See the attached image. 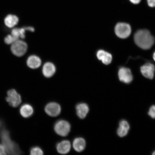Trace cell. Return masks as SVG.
<instances>
[{
  "label": "cell",
  "instance_id": "obj_1",
  "mask_svg": "<svg viewBox=\"0 0 155 155\" xmlns=\"http://www.w3.org/2000/svg\"><path fill=\"white\" fill-rule=\"evenodd\" d=\"M134 39L137 45L144 50L150 49L155 41L153 37L149 31L146 30L137 31L134 35Z\"/></svg>",
  "mask_w": 155,
  "mask_h": 155
},
{
  "label": "cell",
  "instance_id": "obj_2",
  "mask_svg": "<svg viewBox=\"0 0 155 155\" xmlns=\"http://www.w3.org/2000/svg\"><path fill=\"white\" fill-rule=\"evenodd\" d=\"M2 144L4 146L7 154L10 155H19L21 153V150L16 143L11 138L9 132L4 129L0 133Z\"/></svg>",
  "mask_w": 155,
  "mask_h": 155
},
{
  "label": "cell",
  "instance_id": "obj_3",
  "mask_svg": "<svg viewBox=\"0 0 155 155\" xmlns=\"http://www.w3.org/2000/svg\"><path fill=\"white\" fill-rule=\"evenodd\" d=\"M71 130V125L68 122L65 120H61L57 121L54 126V130L60 136L66 137L69 134Z\"/></svg>",
  "mask_w": 155,
  "mask_h": 155
},
{
  "label": "cell",
  "instance_id": "obj_4",
  "mask_svg": "<svg viewBox=\"0 0 155 155\" xmlns=\"http://www.w3.org/2000/svg\"><path fill=\"white\" fill-rule=\"evenodd\" d=\"M28 50V45L22 40H17L11 46L12 53L17 57H20L25 55Z\"/></svg>",
  "mask_w": 155,
  "mask_h": 155
},
{
  "label": "cell",
  "instance_id": "obj_5",
  "mask_svg": "<svg viewBox=\"0 0 155 155\" xmlns=\"http://www.w3.org/2000/svg\"><path fill=\"white\" fill-rule=\"evenodd\" d=\"M131 31L130 26L127 23H118L115 26V34L120 38H126L128 37L130 35Z\"/></svg>",
  "mask_w": 155,
  "mask_h": 155
},
{
  "label": "cell",
  "instance_id": "obj_6",
  "mask_svg": "<svg viewBox=\"0 0 155 155\" xmlns=\"http://www.w3.org/2000/svg\"><path fill=\"white\" fill-rule=\"evenodd\" d=\"M7 94L6 100L10 105L13 107H16L20 105L22 99L20 95L16 90L11 89L7 92Z\"/></svg>",
  "mask_w": 155,
  "mask_h": 155
},
{
  "label": "cell",
  "instance_id": "obj_7",
  "mask_svg": "<svg viewBox=\"0 0 155 155\" xmlns=\"http://www.w3.org/2000/svg\"><path fill=\"white\" fill-rule=\"evenodd\" d=\"M61 107L55 102H51L46 104L45 107V111L47 115L51 117H55L61 113Z\"/></svg>",
  "mask_w": 155,
  "mask_h": 155
},
{
  "label": "cell",
  "instance_id": "obj_8",
  "mask_svg": "<svg viewBox=\"0 0 155 155\" xmlns=\"http://www.w3.org/2000/svg\"><path fill=\"white\" fill-rule=\"evenodd\" d=\"M118 77L121 82L129 84L133 80V76L130 70L128 68H121L118 72Z\"/></svg>",
  "mask_w": 155,
  "mask_h": 155
},
{
  "label": "cell",
  "instance_id": "obj_9",
  "mask_svg": "<svg viewBox=\"0 0 155 155\" xmlns=\"http://www.w3.org/2000/svg\"><path fill=\"white\" fill-rule=\"evenodd\" d=\"M141 74L147 78L152 79L153 78L155 71L154 65L150 63H147L141 67Z\"/></svg>",
  "mask_w": 155,
  "mask_h": 155
},
{
  "label": "cell",
  "instance_id": "obj_10",
  "mask_svg": "<svg viewBox=\"0 0 155 155\" xmlns=\"http://www.w3.org/2000/svg\"><path fill=\"white\" fill-rule=\"evenodd\" d=\"M77 115L79 118L83 119L87 117L90 111L88 104L85 103H80L75 107Z\"/></svg>",
  "mask_w": 155,
  "mask_h": 155
},
{
  "label": "cell",
  "instance_id": "obj_11",
  "mask_svg": "<svg viewBox=\"0 0 155 155\" xmlns=\"http://www.w3.org/2000/svg\"><path fill=\"white\" fill-rule=\"evenodd\" d=\"M71 149L70 141L68 140H63L58 143L56 146V150L59 154H66L70 152Z\"/></svg>",
  "mask_w": 155,
  "mask_h": 155
},
{
  "label": "cell",
  "instance_id": "obj_12",
  "mask_svg": "<svg viewBox=\"0 0 155 155\" xmlns=\"http://www.w3.org/2000/svg\"><path fill=\"white\" fill-rule=\"evenodd\" d=\"M130 126L127 120H122L119 123V127L117 130V134L118 136L123 137L126 136L129 133Z\"/></svg>",
  "mask_w": 155,
  "mask_h": 155
},
{
  "label": "cell",
  "instance_id": "obj_13",
  "mask_svg": "<svg viewBox=\"0 0 155 155\" xmlns=\"http://www.w3.org/2000/svg\"><path fill=\"white\" fill-rule=\"evenodd\" d=\"M72 146L74 150L77 152H81L84 150L86 146L85 139L82 137H78L73 140Z\"/></svg>",
  "mask_w": 155,
  "mask_h": 155
},
{
  "label": "cell",
  "instance_id": "obj_14",
  "mask_svg": "<svg viewBox=\"0 0 155 155\" xmlns=\"http://www.w3.org/2000/svg\"><path fill=\"white\" fill-rule=\"evenodd\" d=\"M98 59L104 64L108 65L111 63L112 56L111 54L103 50H100L97 54Z\"/></svg>",
  "mask_w": 155,
  "mask_h": 155
},
{
  "label": "cell",
  "instance_id": "obj_15",
  "mask_svg": "<svg viewBox=\"0 0 155 155\" xmlns=\"http://www.w3.org/2000/svg\"><path fill=\"white\" fill-rule=\"evenodd\" d=\"M56 68L53 63H46L42 68V73L44 76L46 78H50L55 74Z\"/></svg>",
  "mask_w": 155,
  "mask_h": 155
},
{
  "label": "cell",
  "instance_id": "obj_16",
  "mask_svg": "<svg viewBox=\"0 0 155 155\" xmlns=\"http://www.w3.org/2000/svg\"><path fill=\"white\" fill-rule=\"evenodd\" d=\"M27 65L30 68L35 69L40 67L41 64L40 58L36 55H31L27 60Z\"/></svg>",
  "mask_w": 155,
  "mask_h": 155
},
{
  "label": "cell",
  "instance_id": "obj_17",
  "mask_svg": "<svg viewBox=\"0 0 155 155\" xmlns=\"http://www.w3.org/2000/svg\"><path fill=\"white\" fill-rule=\"evenodd\" d=\"M34 112L32 106L29 104H25L21 106L20 108V113L21 116L25 118L31 116Z\"/></svg>",
  "mask_w": 155,
  "mask_h": 155
},
{
  "label": "cell",
  "instance_id": "obj_18",
  "mask_svg": "<svg viewBox=\"0 0 155 155\" xmlns=\"http://www.w3.org/2000/svg\"><path fill=\"white\" fill-rule=\"evenodd\" d=\"M19 21L18 17L13 15H9L5 17L4 22L5 26L9 28L14 27L18 24Z\"/></svg>",
  "mask_w": 155,
  "mask_h": 155
},
{
  "label": "cell",
  "instance_id": "obj_19",
  "mask_svg": "<svg viewBox=\"0 0 155 155\" xmlns=\"http://www.w3.org/2000/svg\"><path fill=\"white\" fill-rule=\"evenodd\" d=\"M30 154L31 155H42L44 154V152L40 147L36 146L31 149Z\"/></svg>",
  "mask_w": 155,
  "mask_h": 155
},
{
  "label": "cell",
  "instance_id": "obj_20",
  "mask_svg": "<svg viewBox=\"0 0 155 155\" xmlns=\"http://www.w3.org/2000/svg\"><path fill=\"white\" fill-rule=\"evenodd\" d=\"M18 39L12 35H7L5 39V42L7 44H12Z\"/></svg>",
  "mask_w": 155,
  "mask_h": 155
},
{
  "label": "cell",
  "instance_id": "obj_21",
  "mask_svg": "<svg viewBox=\"0 0 155 155\" xmlns=\"http://www.w3.org/2000/svg\"><path fill=\"white\" fill-rule=\"evenodd\" d=\"M148 115L152 119H155V105L150 107L148 112Z\"/></svg>",
  "mask_w": 155,
  "mask_h": 155
},
{
  "label": "cell",
  "instance_id": "obj_22",
  "mask_svg": "<svg viewBox=\"0 0 155 155\" xmlns=\"http://www.w3.org/2000/svg\"><path fill=\"white\" fill-rule=\"evenodd\" d=\"M7 154L6 152L4 146L2 144H0V155H4Z\"/></svg>",
  "mask_w": 155,
  "mask_h": 155
},
{
  "label": "cell",
  "instance_id": "obj_23",
  "mask_svg": "<svg viewBox=\"0 0 155 155\" xmlns=\"http://www.w3.org/2000/svg\"><path fill=\"white\" fill-rule=\"evenodd\" d=\"M149 6L151 7H155V0H147Z\"/></svg>",
  "mask_w": 155,
  "mask_h": 155
},
{
  "label": "cell",
  "instance_id": "obj_24",
  "mask_svg": "<svg viewBox=\"0 0 155 155\" xmlns=\"http://www.w3.org/2000/svg\"><path fill=\"white\" fill-rule=\"evenodd\" d=\"M129 1L134 4H138L141 1V0H129Z\"/></svg>",
  "mask_w": 155,
  "mask_h": 155
},
{
  "label": "cell",
  "instance_id": "obj_25",
  "mask_svg": "<svg viewBox=\"0 0 155 155\" xmlns=\"http://www.w3.org/2000/svg\"><path fill=\"white\" fill-rule=\"evenodd\" d=\"M2 125V122L0 121V129L1 128Z\"/></svg>",
  "mask_w": 155,
  "mask_h": 155
},
{
  "label": "cell",
  "instance_id": "obj_26",
  "mask_svg": "<svg viewBox=\"0 0 155 155\" xmlns=\"http://www.w3.org/2000/svg\"><path fill=\"white\" fill-rule=\"evenodd\" d=\"M153 58L154 61H155V52L153 54Z\"/></svg>",
  "mask_w": 155,
  "mask_h": 155
},
{
  "label": "cell",
  "instance_id": "obj_27",
  "mask_svg": "<svg viewBox=\"0 0 155 155\" xmlns=\"http://www.w3.org/2000/svg\"><path fill=\"white\" fill-rule=\"evenodd\" d=\"M152 154L153 155H155V150L153 152V153H152Z\"/></svg>",
  "mask_w": 155,
  "mask_h": 155
}]
</instances>
